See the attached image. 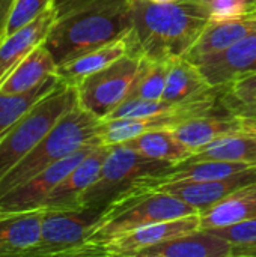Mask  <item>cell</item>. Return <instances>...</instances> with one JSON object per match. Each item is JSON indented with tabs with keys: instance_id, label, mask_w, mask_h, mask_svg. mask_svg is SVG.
Returning <instances> with one entry per match:
<instances>
[{
	"instance_id": "obj_1",
	"label": "cell",
	"mask_w": 256,
	"mask_h": 257,
	"mask_svg": "<svg viewBox=\"0 0 256 257\" xmlns=\"http://www.w3.org/2000/svg\"><path fill=\"white\" fill-rule=\"evenodd\" d=\"M210 21V6L201 0H136L133 27L125 36L128 54L151 62L186 57Z\"/></svg>"
},
{
	"instance_id": "obj_2",
	"label": "cell",
	"mask_w": 256,
	"mask_h": 257,
	"mask_svg": "<svg viewBox=\"0 0 256 257\" xmlns=\"http://www.w3.org/2000/svg\"><path fill=\"white\" fill-rule=\"evenodd\" d=\"M136 0H57L44 45L56 65L122 39L133 27Z\"/></svg>"
},
{
	"instance_id": "obj_3",
	"label": "cell",
	"mask_w": 256,
	"mask_h": 257,
	"mask_svg": "<svg viewBox=\"0 0 256 257\" xmlns=\"http://www.w3.org/2000/svg\"><path fill=\"white\" fill-rule=\"evenodd\" d=\"M175 164L148 158L124 143L110 146L98 179L80 197V208L104 211L113 202L163 182Z\"/></svg>"
},
{
	"instance_id": "obj_4",
	"label": "cell",
	"mask_w": 256,
	"mask_h": 257,
	"mask_svg": "<svg viewBox=\"0 0 256 257\" xmlns=\"http://www.w3.org/2000/svg\"><path fill=\"white\" fill-rule=\"evenodd\" d=\"M192 214H199V211L178 197L154 188L122 197L104 209L80 256H95L100 247L134 229Z\"/></svg>"
},
{
	"instance_id": "obj_5",
	"label": "cell",
	"mask_w": 256,
	"mask_h": 257,
	"mask_svg": "<svg viewBox=\"0 0 256 257\" xmlns=\"http://www.w3.org/2000/svg\"><path fill=\"white\" fill-rule=\"evenodd\" d=\"M101 120L77 104L51 131L0 179V196L24 184L51 164L69 157L89 143L100 142Z\"/></svg>"
},
{
	"instance_id": "obj_6",
	"label": "cell",
	"mask_w": 256,
	"mask_h": 257,
	"mask_svg": "<svg viewBox=\"0 0 256 257\" xmlns=\"http://www.w3.org/2000/svg\"><path fill=\"white\" fill-rule=\"evenodd\" d=\"M78 104L75 86L63 81L36 102L0 140V179Z\"/></svg>"
},
{
	"instance_id": "obj_7",
	"label": "cell",
	"mask_w": 256,
	"mask_h": 257,
	"mask_svg": "<svg viewBox=\"0 0 256 257\" xmlns=\"http://www.w3.org/2000/svg\"><path fill=\"white\" fill-rule=\"evenodd\" d=\"M104 211L94 208L45 209L42 208L41 238L29 257L80 256L81 250L101 220Z\"/></svg>"
},
{
	"instance_id": "obj_8",
	"label": "cell",
	"mask_w": 256,
	"mask_h": 257,
	"mask_svg": "<svg viewBox=\"0 0 256 257\" xmlns=\"http://www.w3.org/2000/svg\"><path fill=\"white\" fill-rule=\"evenodd\" d=\"M142 59L125 54L106 68L88 75L77 86L78 104L100 120L106 119L128 95Z\"/></svg>"
},
{
	"instance_id": "obj_9",
	"label": "cell",
	"mask_w": 256,
	"mask_h": 257,
	"mask_svg": "<svg viewBox=\"0 0 256 257\" xmlns=\"http://www.w3.org/2000/svg\"><path fill=\"white\" fill-rule=\"evenodd\" d=\"M101 142L89 143L71 154L69 157L51 164L45 170L39 172L24 184L9 190L0 196V211L2 212H15V211H29L39 209L44 206L50 193L63 181V178Z\"/></svg>"
},
{
	"instance_id": "obj_10",
	"label": "cell",
	"mask_w": 256,
	"mask_h": 257,
	"mask_svg": "<svg viewBox=\"0 0 256 257\" xmlns=\"http://www.w3.org/2000/svg\"><path fill=\"white\" fill-rule=\"evenodd\" d=\"M201 229V215L192 214L175 220L152 223L127 232L97 250L95 256L134 257L137 251Z\"/></svg>"
},
{
	"instance_id": "obj_11",
	"label": "cell",
	"mask_w": 256,
	"mask_h": 257,
	"mask_svg": "<svg viewBox=\"0 0 256 257\" xmlns=\"http://www.w3.org/2000/svg\"><path fill=\"white\" fill-rule=\"evenodd\" d=\"M208 84L228 86L232 81L256 72V32L240 39L226 50L204 56L193 62Z\"/></svg>"
},
{
	"instance_id": "obj_12",
	"label": "cell",
	"mask_w": 256,
	"mask_h": 257,
	"mask_svg": "<svg viewBox=\"0 0 256 257\" xmlns=\"http://www.w3.org/2000/svg\"><path fill=\"white\" fill-rule=\"evenodd\" d=\"M256 166H252L246 170H241L228 178L214 179V181H201V182H167L154 187V190H160L169 193L187 205L193 206L201 212L207 211L213 205L219 203L234 191L255 184Z\"/></svg>"
},
{
	"instance_id": "obj_13",
	"label": "cell",
	"mask_w": 256,
	"mask_h": 257,
	"mask_svg": "<svg viewBox=\"0 0 256 257\" xmlns=\"http://www.w3.org/2000/svg\"><path fill=\"white\" fill-rule=\"evenodd\" d=\"M110 151L107 145L92 149L50 193L42 208L45 209H78L80 197L98 179L103 163Z\"/></svg>"
},
{
	"instance_id": "obj_14",
	"label": "cell",
	"mask_w": 256,
	"mask_h": 257,
	"mask_svg": "<svg viewBox=\"0 0 256 257\" xmlns=\"http://www.w3.org/2000/svg\"><path fill=\"white\" fill-rule=\"evenodd\" d=\"M232 245L213 230L198 229L143 248L134 257H231Z\"/></svg>"
},
{
	"instance_id": "obj_15",
	"label": "cell",
	"mask_w": 256,
	"mask_h": 257,
	"mask_svg": "<svg viewBox=\"0 0 256 257\" xmlns=\"http://www.w3.org/2000/svg\"><path fill=\"white\" fill-rule=\"evenodd\" d=\"M54 6L39 15L36 20L8 35L0 42V86L9 74L24 60V57L39 44L44 42L56 21Z\"/></svg>"
},
{
	"instance_id": "obj_16",
	"label": "cell",
	"mask_w": 256,
	"mask_h": 257,
	"mask_svg": "<svg viewBox=\"0 0 256 257\" xmlns=\"http://www.w3.org/2000/svg\"><path fill=\"white\" fill-rule=\"evenodd\" d=\"M42 208L0 211V256H29L41 238Z\"/></svg>"
},
{
	"instance_id": "obj_17",
	"label": "cell",
	"mask_w": 256,
	"mask_h": 257,
	"mask_svg": "<svg viewBox=\"0 0 256 257\" xmlns=\"http://www.w3.org/2000/svg\"><path fill=\"white\" fill-rule=\"evenodd\" d=\"M243 130H246L244 120L222 107L214 113L198 116L178 125L174 128V133L187 148L195 152L220 137Z\"/></svg>"
},
{
	"instance_id": "obj_18",
	"label": "cell",
	"mask_w": 256,
	"mask_h": 257,
	"mask_svg": "<svg viewBox=\"0 0 256 257\" xmlns=\"http://www.w3.org/2000/svg\"><path fill=\"white\" fill-rule=\"evenodd\" d=\"M253 32H256V12L232 20L210 21L186 59L195 62L204 56L220 53Z\"/></svg>"
},
{
	"instance_id": "obj_19",
	"label": "cell",
	"mask_w": 256,
	"mask_h": 257,
	"mask_svg": "<svg viewBox=\"0 0 256 257\" xmlns=\"http://www.w3.org/2000/svg\"><path fill=\"white\" fill-rule=\"evenodd\" d=\"M201 229H220L256 218V182L201 212Z\"/></svg>"
},
{
	"instance_id": "obj_20",
	"label": "cell",
	"mask_w": 256,
	"mask_h": 257,
	"mask_svg": "<svg viewBox=\"0 0 256 257\" xmlns=\"http://www.w3.org/2000/svg\"><path fill=\"white\" fill-rule=\"evenodd\" d=\"M56 71H57V65L51 53L47 50V47L42 42L38 47H35L24 57V60L9 74V77L2 83L0 93L27 92L39 86L48 77L54 75Z\"/></svg>"
},
{
	"instance_id": "obj_21",
	"label": "cell",
	"mask_w": 256,
	"mask_h": 257,
	"mask_svg": "<svg viewBox=\"0 0 256 257\" xmlns=\"http://www.w3.org/2000/svg\"><path fill=\"white\" fill-rule=\"evenodd\" d=\"M207 160L256 166V134L252 130L246 128L243 131L220 137L210 145L195 151L193 155L183 163H196Z\"/></svg>"
},
{
	"instance_id": "obj_22",
	"label": "cell",
	"mask_w": 256,
	"mask_h": 257,
	"mask_svg": "<svg viewBox=\"0 0 256 257\" xmlns=\"http://www.w3.org/2000/svg\"><path fill=\"white\" fill-rule=\"evenodd\" d=\"M127 53H128V47H127L125 38L116 39L113 42H109L103 47L86 51L59 65L56 75L59 77L60 81L69 86H77L83 78L106 68L107 65L113 63L119 57L125 56Z\"/></svg>"
},
{
	"instance_id": "obj_23",
	"label": "cell",
	"mask_w": 256,
	"mask_h": 257,
	"mask_svg": "<svg viewBox=\"0 0 256 257\" xmlns=\"http://www.w3.org/2000/svg\"><path fill=\"white\" fill-rule=\"evenodd\" d=\"M214 86L208 84L199 68L186 57H178L169 62L166 84L161 101L183 102L196 98Z\"/></svg>"
},
{
	"instance_id": "obj_24",
	"label": "cell",
	"mask_w": 256,
	"mask_h": 257,
	"mask_svg": "<svg viewBox=\"0 0 256 257\" xmlns=\"http://www.w3.org/2000/svg\"><path fill=\"white\" fill-rule=\"evenodd\" d=\"M130 149L160 161L180 164L193 155V151L187 148L174 133V130H152L146 131L131 140L124 142Z\"/></svg>"
},
{
	"instance_id": "obj_25",
	"label": "cell",
	"mask_w": 256,
	"mask_h": 257,
	"mask_svg": "<svg viewBox=\"0 0 256 257\" xmlns=\"http://www.w3.org/2000/svg\"><path fill=\"white\" fill-rule=\"evenodd\" d=\"M59 77L54 74L27 92L0 93V140L36 102L47 96L59 84Z\"/></svg>"
},
{
	"instance_id": "obj_26",
	"label": "cell",
	"mask_w": 256,
	"mask_h": 257,
	"mask_svg": "<svg viewBox=\"0 0 256 257\" xmlns=\"http://www.w3.org/2000/svg\"><path fill=\"white\" fill-rule=\"evenodd\" d=\"M252 166L244 163H228V161H196V163H181L174 167V170L163 178L161 184L167 182H201L228 178ZM160 184V185H161Z\"/></svg>"
},
{
	"instance_id": "obj_27",
	"label": "cell",
	"mask_w": 256,
	"mask_h": 257,
	"mask_svg": "<svg viewBox=\"0 0 256 257\" xmlns=\"http://www.w3.org/2000/svg\"><path fill=\"white\" fill-rule=\"evenodd\" d=\"M169 62H151L142 59L140 69L125 99L160 101L163 98Z\"/></svg>"
},
{
	"instance_id": "obj_28",
	"label": "cell",
	"mask_w": 256,
	"mask_h": 257,
	"mask_svg": "<svg viewBox=\"0 0 256 257\" xmlns=\"http://www.w3.org/2000/svg\"><path fill=\"white\" fill-rule=\"evenodd\" d=\"M213 230L232 245V257H256V218Z\"/></svg>"
},
{
	"instance_id": "obj_29",
	"label": "cell",
	"mask_w": 256,
	"mask_h": 257,
	"mask_svg": "<svg viewBox=\"0 0 256 257\" xmlns=\"http://www.w3.org/2000/svg\"><path fill=\"white\" fill-rule=\"evenodd\" d=\"M53 6L54 0H14V9L8 24L6 36L27 26Z\"/></svg>"
},
{
	"instance_id": "obj_30",
	"label": "cell",
	"mask_w": 256,
	"mask_h": 257,
	"mask_svg": "<svg viewBox=\"0 0 256 257\" xmlns=\"http://www.w3.org/2000/svg\"><path fill=\"white\" fill-rule=\"evenodd\" d=\"M208 6L211 21L240 18L256 12V0H211Z\"/></svg>"
},
{
	"instance_id": "obj_31",
	"label": "cell",
	"mask_w": 256,
	"mask_h": 257,
	"mask_svg": "<svg viewBox=\"0 0 256 257\" xmlns=\"http://www.w3.org/2000/svg\"><path fill=\"white\" fill-rule=\"evenodd\" d=\"M256 98V72L244 75L228 84L220 101L225 102H244Z\"/></svg>"
},
{
	"instance_id": "obj_32",
	"label": "cell",
	"mask_w": 256,
	"mask_h": 257,
	"mask_svg": "<svg viewBox=\"0 0 256 257\" xmlns=\"http://www.w3.org/2000/svg\"><path fill=\"white\" fill-rule=\"evenodd\" d=\"M220 102L228 111L240 116L241 119H256V98L244 102H225V101Z\"/></svg>"
},
{
	"instance_id": "obj_33",
	"label": "cell",
	"mask_w": 256,
	"mask_h": 257,
	"mask_svg": "<svg viewBox=\"0 0 256 257\" xmlns=\"http://www.w3.org/2000/svg\"><path fill=\"white\" fill-rule=\"evenodd\" d=\"M12 9H14V0H0V42L6 38Z\"/></svg>"
},
{
	"instance_id": "obj_34",
	"label": "cell",
	"mask_w": 256,
	"mask_h": 257,
	"mask_svg": "<svg viewBox=\"0 0 256 257\" xmlns=\"http://www.w3.org/2000/svg\"><path fill=\"white\" fill-rule=\"evenodd\" d=\"M243 120H244L246 128L252 130V131L256 134V119H243Z\"/></svg>"
},
{
	"instance_id": "obj_35",
	"label": "cell",
	"mask_w": 256,
	"mask_h": 257,
	"mask_svg": "<svg viewBox=\"0 0 256 257\" xmlns=\"http://www.w3.org/2000/svg\"><path fill=\"white\" fill-rule=\"evenodd\" d=\"M149 3H169V2H175V0H145Z\"/></svg>"
},
{
	"instance_id": "obj_36",
	"label": "cell",
	"mask_w": 256,
	"mask_h": 257,
	"mask_svg": "<svg viewBox=\"0 0 256 257\" xmlns=\"http://www.w3.org/2000/svg\"><path fill=\"white\" fill-rule=\"evenodd\" d=\"M201 2H204V3H210L211 0H201Z\"/></svg>"
},
{
	"instance_id": "obj_37",
	"label": "cell",
	"mask_w": 256,
	"mask_h": 257,
	"mask_svg": "<svg viewBox=\"0 0 256 257\" xmlns=\"http://www.w3.org/2000/svg\"><path fill=\"white\" fill-rule=\"evenodd\" d=\"M54 2H57V0H54Z\"/></svg>"
}]
</instances>
